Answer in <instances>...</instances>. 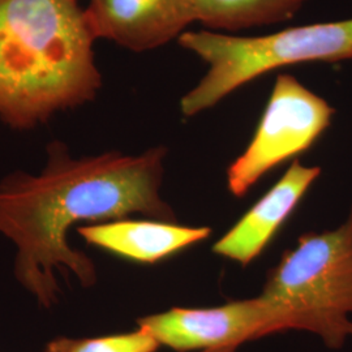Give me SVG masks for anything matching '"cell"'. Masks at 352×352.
<instances>
[{"label":"cell","mask_w":352,"mask_h":352,"mask_svg":"<svg viewBox=\"0 0 352 352\" xmlns=\"http://www.w3.org/2000/svg\"><path fill=\"white\" fill-rule=\"evenodd\" d=\"M160 343L151 333L140 327L136 331L98 338H67L51 340L43 352H155Z\"/></svg>","instance_id":"11"},{"label":"cell","mask_w":352,"mask_h":352,"mask_svg":"<svg viewBox=\"0 0 352 352\" xmlns=\"http://www.w3.org/2000/svg\"><path fill=\"white\" fill-rule=\"evenodd\" d=\"M334 113L295 76L278 74L251 142L227 168L228 190L243 197L269 171L311 149Z\"/></svg>","instance_id":"5"},{"label":"cell","mask_w":352,"mask_h":352,"mask_svg":"<svg viewBox=\"0 0 352 352\" xmlns=\"http://www.w3.org/2000/svg\"><path fill=\"white\" fill-rule=\"evenodd\" d=\"M96 41L78 0H0V122L28 131L94 101Z\"/></svg>","instance_id":"2"},{"label":"cell","mask_w":352,"mask_h":352,"mask_svg":"<svg viewBox=\"0 0 352 352\" xmlns=\"http://www.w3.org/2000/svg\"><path fill=\"white\" fill-rule=\"evenodd\" d=\"M46 151L39 175L14 171L0 180V234L16 247L17 282L50 309L62 294L58 273L82 287L97 282L93 260L67 239L76 223H106L131 214L164 222L176 217L160 195L166 146L140 155L109 151L75 158L55 140Z\"/></svg>","instance_id":"1"},{"label":"cell","mask_w":352,"mask_h":352,"mask_svg":"<svg viewBox=\"0 0 352 352\" xmlns=\"http://www.w3.org/2000/svg\"><path fill=\"white\" fill-rule=\"evenodd\" d=\"M265 302L276 311L278 330L299 329L338 350L352 337V208L343 225L308 232L267 274Z\"/></svg>","instance_id":"4"},{"label":"cell","mask_w":352,"mask_h":352,"mask_svg":"<svg viewBox=\"0 0 352 352\" xmlns=\"http://www.w3.org/2000/svg\"><path fill=\"white\" fill-rule=\"evenodd\" d=\"M320 174V167L294 161L277 184L214 244V253L243 266L251 264L276 236Z\"/></svg>","instance_id":"8"},{"label":"cell","mask_w":352,"mask_h":352,"mask_svg":"<svg viewBox=\"0 0 352 352\" xmlns=\"http://www.w3.org/2000/svg\"><path fill=\"white\" fill-rule=\"evenodd\" d=\"M309 0H197L199 23L218 33L277 25L294 19Z\"/></svg>","instance_id":"10"},{"label":"cell","mask_w":352,"mask_h":352,"mask_svg":"<svg viewBox=\"0 0 352 352\" xmlns=\"http://www.w3.org/2000/svg\"><path fill=\"white\" fill-rule=\"evenodd\" d=\"M90 245L139 264H157L167 257L206 239L208 227H186L164 221L119 219L77 227Z\"/></svg>","instance_id":"9"},{"label":"cell","mask_w":352,"mask_h":352,"mask_svg":"<svg viewBox=\"0 0 352 352\" xmlns=\"http://www.w3.org/2000/svg\"><path fill=\"white\" fill-rule=\"evenodd\" d=\"M138 324L177 352H235L247 340L278 331L277 314L261 296L206 309L173 308Z\"/></svg>","instance_id":"6"},{"label":"cell","mask_w":352,"mask_h":352,"mask_svg":"<svg viewBox=\"0 0 352 352\" xmlns=\"http://www.w3.org/2000/svg\"><path fill=\"white\" fill-rule=\"evenodd\" d=\"M85 10L97 39L132 52L160 49L199 23L197 0H89Z\"/></svg>","instance_id":"7"},{"label":"cell","mask_w":352,"mask_h":352,"mask_svg":"<svg viewBox=\"0 0 352 352\" xmlns=\"http://www.w3.org/2000/svg\"><path fill=\"white\" fill-rule=\"evenodd\" d=\"M177 43L195 54L208 69L180 100L186 118L214 107L227 96L261 76L302 63L352 59V19L292 26L265 36H235L187 30Z\"/></svg>","instance_id":"3"}]
</instances>
